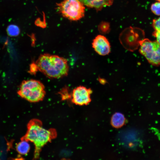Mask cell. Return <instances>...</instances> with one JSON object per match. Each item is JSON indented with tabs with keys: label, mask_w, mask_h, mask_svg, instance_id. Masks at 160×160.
Returning a JSON list of instances; mask_svg holds the SVG:
<instances>
[{
	"label": "cell",
	"mask_w": 160,
	"mask_h": 160,
	"mask_svg": "<svg viewBox=\"0 0 160 160\" xmlns=\"http://www.w3.org/2000/svg\"><path fill=\"white\" fill-rule=\"evenodd\" d=\"M126 120V118L123 114L120 112H116L111 117V124L115 128H120L125 124Z\"/></svg>",
	"instance_id": "obj_10"
},
{
	"label": "cell",
	"mask_w": 160,
	"mask_h": 160,
	"mask_svg": "<svg viewBox=\"0 0 160 160\" xmlns=\"http://www.w3.org/2000/svg\"><path fill=\"white\" fill-rule=\"evenodd\" d=\"M57 136L56 130L53 129H47L42 126L40 120L34 119L28 123L25 135L21 139L33 143L35 147L34 159L39 158L42 148Z\"/></svg>",
	"instance_id": "obj_1"
},
{
	"label": "cell",
	"mask_w": 160,
	"mask_h": 160,
	"mask_svg": "<svg viewBox=\"0 0 160 160\" xmlns=\"http://www.w3.org/2000/svg\"><path fill=\"white\" fill-rule=\"evenodd\" d=\"M99 80L100 82L102 84H105L106 82V81L104 79L99 78Z\"/></svg>",
	"instance_id": "obj_19"
},
{
	"label": "cell",
	"mask_w": 160,
	"mask_h": 160,
	"mask_svg": "<svg viewBox=\"0 0 160 160\" xmlns=\"http://www.w3.org/2000/svg\"><path fill=\"white\" fill-rule=\"evenodd\" d=\"M92 91L90 88L80 86L75 88L71 94L72 102L75 105H87L91 102V95Z\"/></svg>",
	"instance_id": "obj_7"
},
{
	"label": "cell",
	"mask_w": 160,
	"mask_h": 160,
	"mask_svg": "<svg viewBox=\"0 0 160 160\" xmlns=\"http://www.w3.org/2000/svg\"><path fill=\"white\" fill-rule=\"evenodd\" d=\"M62 97H64V99H66L67 98H71V95L68 94V89L67 87L64 88L60 92V94Z\"/></svg>",
	"instance_id": "obj_17"
},
{
	"label": "cell",
	"mask_w": 160,
	"mask_h": 160,
	"mask_svg": "<svg viewBox=\"0 0 160 160\" xmlns=\"http://www.w3.org/2000/svg\"><path fill=\"white\" fill-rule=\"evenodd\" d=\"M151 9L154 14L157 15H160V2L153 4L151 6Z\"/></svg>",
	"instance_id": "obj_14"
},
{
	"label": "cell",
	"mask_w": 160,
	"mask_h": 160,
	"mask_svg": "<svg viewBox=\"0 0 160 160\" xmlns=\"http://www.w3.org/2000/svg\"><path fill=\"white\" fill-rule=\"evenodd\" d=\"M38 71V69L35 62L31 63L30 65L29 73L35 75Z\"/></svg>",
	"instance_id": "obj_16"
},
{
	"label": "cell",
	"mask_w": 160,
	"mask_h": 160,
	"mask_svg": "<svg viewBox=\"0 0 160 160\" xmlns=\"http://www.w3.org/2000/svg\"><path fill=\"white\" fill-rule=\"evenodd\" d=\"M17 93L21 97L30 102L36 103L43 100L46 91L45 87L41 82L31 79L22 82Z\"/></svg>",
	"instance_id": "obj_3"
},
{
	"label": "cell",
	"mask_w": 160,
	"mask_h": 160,
	"mask_svg": "<svg viewBox=\"0 0 160 160\" xmlns=\"http://www.w3.org/2000/svg\"><path fill=\"white\" fill-rule=\"evenodd\" d=\"M156 0V1H159V2H160V0Z\"/></svg>",
	"instance_id": "obj_20"
},
{
	"label": "cell",
	"mask_w": 160,
	"mask_h": 160,
	"mask_svg": "<svg viewBox=\"0 0 160 160\" xmlns=\"http://www.w3.org/2000/svg\"><path fill=\"white\" fill-rule=\"evenodd\" d=\"M144 32L141 29L132 27L127 28L119 36L121 44L126 49L134 51L139 47L140 42L144 39Z\"/></svg>",
	"instance_id": "obj_5"
},
{
	"label": "cell",
	"mask_w": 160,
	"mask_h": 160,
	"mask_svg": "<svg viewBox=\"0 0 160 160\" xmlns=\"http://www.w3.org/2000/svg\"><path fill=\"white\" fill-rule=\"evenodd\" d=\"M139 52L148 62L154 65H160V45L156 41L144 39L140 42Z\"/></svg>",
	"instance_id": "obj_6"
},
{
	"label": "cell",
	"mask_w": 160,
	"mask_h": 160,
	"mask_svg": "<svg viewBox=\"0 0 160 160\" xmlns=\"http://www.w3.org/2000/svg\"><path fill=\"white\" fill-rule=\"evenodd\" d=\"M84 5L94 8L97 11L101 10L103 7L111 5L113 0H79Z\"/></svg>",
	"instance_id": "obj_9"
},
{
	"label": "cell",
	"mask_w": 160,
	"mask_h": 160,
	"mask_svg": "<svg viewBox=\"0 0 160 160\" xmlns=\"http://www.w3.org/2000/svg\"><path fill=\"white\" fill-rule=\"evenodd\" d=\"M57 6L59 12L70 20H79L84 15V5L79 0H64Z\"/></svg>",
	"instance_id": "obj_4"
},
{
	"label": "cell",
	"mask_w": 160,
	"mask_h": 160,
	"mask_svg": "<svg viewBox=\"0 0 160 160\" xmlns=\"http://www.w3.org/2000/svg\"><path fill=\"white\" fill-rule=\"evenodd\" d=\"M7 34L9 36L15 37L19 34L20 30L17 26L14 25H11L7 27Z\"/></svg>",
	"instance_id": "obj_12"
},
{
	"label": "cell",
	"mask_w": 160,
	"mask_h": 160,
	"mask_svg": "<svg viewBox=\"0 0 160 160\" xmlns=\"http://www.w3.org/2000/svg\"><path fill=\"white\" fill-rule=\"evenodd\" d=\"M152 25L155 31L160 32V17L154 20Z\"/></svg>",
	"instance_id": "obj_15"
},
{
	"label": "cell",
	"mask_w": 160,
	"mask_h": 160,
	"mask_svg": "<svg viewBox=\"0 0 160 160\" xmlns=\"http://www.w3.org/2000/svg\"><path fill=\"white\" fill-rule=\"evenodd\" d=\"M92 47L99 55L105 56L111 52V45L108 39L104 36L99 35L93 40Z\"/></svg>",
	"instance_id": "obj_8"
},
{
	"label": "cell",
	"mask_w": 160,
	"mask_h": 160,
	"mask_svg": "<svg viewBox=\"0 0 160 160\" xmlns=\"http://www.w3.org/2000/svg\"><path fill=\"white\" fill-rule=\"evenodd\" d=\"M29 142L25 140L21 139V141L17 144L16 148L17 152L20 154L24 155L28 153L30 149Z\"/></svg>",
	"instance_id": "obj_11"
},
{
	"label": "cell",
	"mask_w": 160,
	"mask_h": 160,
	"mask_svg": "<svg viewBox=\"0 0 160 160\" xmlns=\"http://www.w3.org/2000/svg\"><path fill=\"white\" fill-rule=\"evenodd\" d=\"M98 29L101 33L102 34L108 33L110 30L109 23L103 21L99 25Z\"/></svg>",
	"instance_id": "obj_13"
},
{
	"label": "cell",
	"mask_w": 160,
	"mask_h": 160,
	"mask_svg": "<svg viewBox=\"0 0 160 160\" xmlns=\"http://www.w3.org/2000/svg\"><path fill=\"white\" fill-rule=\"evenodd\" d=\"M35 63L38 71L48 78L59 79L68 74L69 68L67 60L58 55L41 54Z\"/></svg>",
	"instance_id": "obj_2"
},
{
	"label": "cell",
	"mask_w": 160,
	"mask_h": 160,
	"mask_svg": "<svg viewBox=\"0 0 160 160\" xmlns=\"http://www.w3.org/2000/svg\"><path fill=\"white\" fill-rule=\"evenodd\" d=\"M153 35L156 39V41L160 45V32L155 31Z\"/></svg>",
	"instance_id": "obj_18"
}]
</instances>
